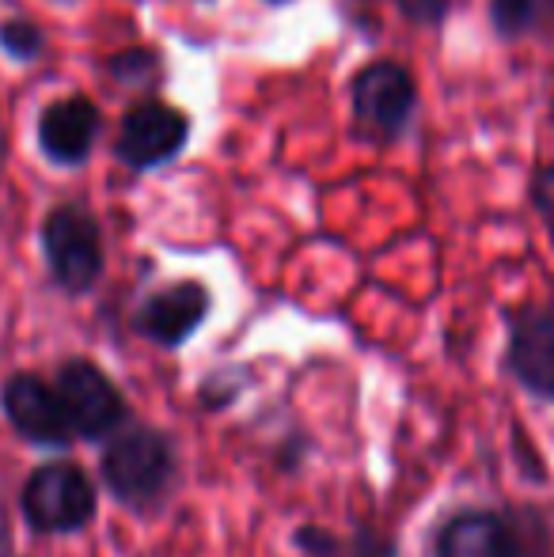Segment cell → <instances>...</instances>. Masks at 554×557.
Returning <instances> with one entry per match:
<instances>
[{
  "instance_id": "6da1fadb",
  "label": "cell",
  "mask_w": 554,
  "mask_h": 557,
  "mask_svg": "<svg viewBox=\"0 0 554 557\" xmlns=\"http://www.w3.org/2000/svg\"><path fill=\"white\" fill-rule=\"evenodd\" d=\"M178 474H183V459H178L175 436L156 425L130 421L103 444V455H99V478L107 493L122 508L140 516L160 512L168 505Z\"/></svg>"
},
{
  "instance_id": "7a4b0ae2",
  "label": "cell",
  "mask_w": 554,
  "mask_h": 557,
  "mask_svg": "<svg viewBox=\"0 0 554 557\" xmlns=\"http://www.w3.org/2000/svg\"><path fill=\"white\" fill-rule=\"evenodd\" d=\"M433 557H554V528L540 505H471L444 516Z\"/></svg>"
},
{
  "instance_id": "3957f363",
  "label": "cell",
  "mask_w": 554,
  "mask_h": 557,
  "mask_svg": "<svg viewBox=\"0 0 554 557\" xmlns=\"http://www.w3.org/2000/svg\"><path fill=\"white\" fill-rule=\"evenodd\" d=\"M42 258L50 281L65 296H88L107 270L103 255V227L96 213L81 201H61L42 221Z\"/></svg>"
},
{
  "instance_id": "277c9868",
  "label": "cell",
  "mask_w": 554,
  "mask_h": 557,
  "mask_svg": "<svg viewBox=\"0 0 554 557\" xmlns=\"http://www.w3.org/2000/svg\"><path fill=\"white\" fill-rule=\"evenodd\" d=\"M20 512L35 535H76L99 512V490L81 462H42L27 474Z\"/></svg>"
},
{
  "instance_id": "5b68a950",
  "label": "cell",
  "mask_w": 554,
  "mask_h": 557,
  "mask_svg": "<svg viewBox=\"0 0 554 557\" xmlns=\"http://www.w3.org/2000/svg\"><path fill=\"white\" fill-rule=\"evenodd\" d=\"M61 406L69 413L76 441L107 444L119 429L130 425V406L122 387L88 357H69L61 360L58 380H53Z\"/></svg>"
},
{
  "instance_id": "8992f818",
  "label": "cell",
  "mask_w": 554,
  "mask_h": 557,
  "mask_svg": "<svg viewBox=\"0 0 554 557\" xmlns=\"http://www.w3.org/2000/svg\"><path fill=\"white\" fill-rule=\"evenodd\" d=\"M354 125L372 145H395L418 111V84L399 61H369L349 84Z\"/></svg>"
},
{
  "instance_id": "52a82bcc",
  "label": "cell",
  "mask_w": 554,
  "mask_h": 557,
  "mask_svg": "<svg viewBox=\"0 0 554 557\" xmlns=\"http://www.w3.org/2000/svg\"><path fill=\"white\" fill-rule=\"evenodd\" d=\"M505 372L532 398L554 406V304L505 311Z\"/></svg>"
},
{
  "instance_id": "ba28073f",
  "label": "cell",
  "mask_w": 554,
  "mask_h": 557,
  "mask_svg": "<svg viewBox=\"0 0 554 557\" xmlns=\"http://www.w3.org/2000/svg\"><path fill=\"white\" fill-rule=\"evenodd\" d=\"M0 410H4V421L12 425V433L30 447L65 451L76 441L53 383H46L35 372H15L0 383Z\"/></svg>"
},
{
  "instance_id": "9c48e42d",
  "label": "cell",
  "mask_w": 554,
  "mask_h": 557,
  "mask_svg": "<svg viewBox=\"0 0 554 557\" xmlns=\"http://www.w3.org/2000/svg\"><path fill=\"white\" fill-rule=\"evenodd\" d=\"M190 140V117L163 99H140L122 114L114 156L130 171H152L171 163Z\"/></svg>"
},
{
  "instance_id": "30bf717a",
  "label": "cell",
  "mask_w": 554,
  "mask_h": 557,
  "mask_svg": "<svg viewBox=\"0 0 554 557\" xmlns=\"http://www.w3.org/2000/svg\"><path fill=\"white\" fill-rule=\"evenodd\" d=\"M209 311H213V293L201 281L183 277L148 293L137 304L130 326H134L137 337L160 345V349H183L206 326Z\"/></svg>"
},
{
  "instance_id": "8fae6325",
  "label": "cell",
  "mask_w": 554,
  "mask_h": 557,
  "mask_svg": "<svg viewBox=\"0 0 554 557\" xmlns=\"http://www.w3.org/2000/svg\"><path fill=\"white\" fill-rule=\"evenodd\" d=\"M103 133V114L88 96L53 99L38 114V148L53 168H84Z\"/></svg>"
},
{
  "instance_id": "7c38bea8",
  "label": "cell",
  "mask_w": 554,
  "mask_h": 557,
  "mask_svg": "<svg viewBox=\"0 0 554 557\" xmlns=\"http://www.w3.org/2000/svg\"><path fill=\"white\" fill-rule=\"evenodd\" d=\"M293 546L304 557H399V543L387 531L357 523L354 531H331L323 523H300L293 531Z\"/></svg>"
},
{
  "instance_id": "4fadbf2b",
  "label": "cell",
  "mask_w": 554,
  "mask_h": 557,
  "mask_svg": "<svg viewBox=\"0 0 554 557\" xmlns=\"http://www.w3.org/2000/svg\"><path fill=\"white\" fill-rule=\"evenodd\" d=\"M490 27L502 38H528L554 27V0H490Z\"/></svg>"
},
{
  "instance_id": "5bb4252c",
  "label": "cell",
  "mask_w": 554,
  "mask_h": 557,
  "mask_svg": "<svg viewBox=\"0 0 554 557\" xmlns=\"http://www.w3.org/2000/svg\"><path fill=\"white\" fill-rule=\"evenodd\" d=\"M107 73H111L114 84H122V88L156 91V88H160V81H163V61L156 58V50L137 46V50L114 53V58L107 61Z\"/></svg>"
},
{
  "instance_id": "9a60e30c",
  "label": "cell",
  "mask_w": 554,
  "mask_h": 557,
  "mask_svg": "<svg viewBox=\"0 0 554 557\" xmlns=\"http://www.w3.org/2000/svg\"><path fill=\"white\" fill-rule=\"evenodd\" d=\"M247 387H251V372H247V368H213V372L201 380L198 403H201V410L221 413V410H229Z\"/></svg>"
},
{
  "instance_id": "2e32d148",
  "label": "cell",
  "mask_w": 554,
  "mask_h": 557,
  "mask_svg": "<svg viewBox=\"0 0 554 557\" xmlns=\"http://www.w3.org/2000/svg\"><path fill=\"white\" fill-rule=\"evenodd\" d=\"M0 50L12 61L27 65V61H38L46 53V35L38 23L23 20V15H12V20L0 23Z\"/></svg>"
},
{
  "instance_id": "e0dca14e",
  "label": "cell",
  "mask_w": 554,
  "mask_h": 557,
  "mask_svg": "<svg viewBox=\"0 0 554 557\" xmlns=\"http://www.w3.org/2000/svg\"><path fill=\"white\" fill-rule=\"evenodd\" d=\"M528 201H532L535 216L547 227L551 243H554V163H543L532 175V186H528Z\"/></svg>"
},
{
  "instance_id": "ac0fdd59",
  "label": "cell",
  "mask_w": 554,
  "mask_h": 557,
  "mask_svg": "<svg viewBox=\"0 0 554 557\" xmlns=\"http://www.w3.org/2000/svg\"><path fill=\"white\" fill-rule=\"evenodd\" d=\"M395 8H399V12L407 15V23H415V27H441V23L448 20L452 0H395Z\"/></svg>"
},
{
  "instance_id": "d6986e66",
  "label": "cell",
  "mask_w": 554,
  "mask_h": 557,
  "mask_svg": "<svg viewBox=\"0 0 554 557\" xmlns=\"http://www.w3.org/2000/svg\"><path fill=\"white\" fill-rule=\"evenodd\" d=\"M308 451H311L308 436H293L288 444L278 447V470H288V474H296V470H300V462H304V455H308Z\"/></svg>"
},
{
  "instance_id": "ffe728a7",
  "label": "cell",
  "mask_w": 554,
  "mask_h": 557,
  "mask_svg": "<svg viewBox=\"0 0 554 557\" xmlns=\"http://www.w3.org/2000/svg\"><path fill=\"white\" fill-rule=\"evenodd\" d=\"M267 4H288V0H267Z\"/></svg>"
}]
</instances>
